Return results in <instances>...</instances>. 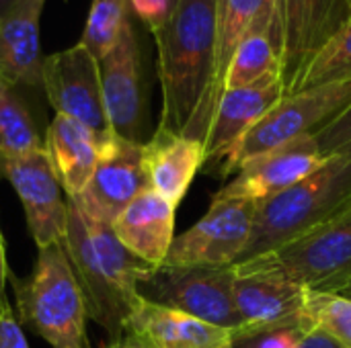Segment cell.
<instances>
[{"mask_svg":"<svg viewBox=\"0 0 351 348\" xmlns=\"http://www.w3.org/2000/svg\"><path fill=\"white\" fill-rule=\"evenodd\" d=\"M234 267L158 265L138 277V295L239 334L243 320L234 306Z\"/></svg>","mask_w":351,"mask_h":348,"instance_id":"5b68a950","label":"cell"},{"mask_svg":"<svg viewBox=\"0 0 351 348\" xmlns=\"http://www.w3.org/2000/svg\"><path fill=\"white\" fill-rule=\"evenodd\" d=\"M269 76H284V62L265 33H251L237 47L224 76V90L245 88Z\"/></svg>","mask_w":351,"mask_h":348,"instance_id":"cb8c5ba5","label":"cell"},{"mask_svg":"<svg viewBox=\"0 0 351 348\" xmlns=\"http://www.w3.org/2000/svg\"><path fill=\"white\" fill-rule=\"evenodd\" d=\"M308 328H313V324L302 314L296 320L276 326V328L239 332V334H234L232 348H296L298 340L304 336V332Z\"/></svg>","mask_w":351,"mask_h":348,"instance_id":"83f0119b","label":"cell"},{"mask_svg":"<svg viewBox=\"0 0 351 348\" xmlns=\"http://www.w3.org/2000/svg\"><path fill=\"white\" fill-rule=\"evenodd\" d=\"M4 236H2V230H0V310L4 308H10V302L6 297V281L10 279V273H8V265H6V250H4Z\"/></svg>","mask_w":351,"mask_h":348,"instance_id":"836d02e7","label":"cell"},{"mask_svg":"<svg viewBox=\"0 0 351 348\" xmlns=\"http://www.w3.org/2000/svg\"><path fill=\"white\" fill-rule=\"evenodd\" d=\"M45 142L16 86L0 78V158L43 150Z\"/></svg>","mask_w":351,"mask_h":348,"instance_id":"603a6c76","label":"cell"},{"mask_svg":"<svg viewBox=\"0 0 351 348\" xmlns=\"http://www.w3.org/2000/svg\"><path fill=\"white\" fill-rule=\"evenodd\" d=\"M177 0H130V12H134L152 33L167 25Z\"/></svg>","mask_w":351,"mask_h":348,"instance_id":"f546056e","label":"cell"},{"mask_svg":"<svg viewBox=\"0 0 351 348\" xmlns=\"http://www.w3.org/2000/svg\"><path fill=\"white\" fill-rule=\"evenodd\" d=\"M142 150L144 144L107 135L88 185L72 201L90 219L111 226L142 191L150 189Z\"/></svg>","mask_w":351,"mask_h":348,"instance_id":"4fadbf2b","label":"cell"},{"mask_svg":"<svg viewBox=\"0 0 351 348\" xmlns=\"http://www.w3.org/2000/svg\"><path fill=\"white\" fill-rule=\"evenodd\" d=\"M107 135H99L66 115H56L49 123L43 137L45 152L68 199L78 197L88 185Z\"/></svg>","mask_w":351,"mask_h":348,"instance_id":"44dd1931","label":"cell"},{"mask_svg":"<svg viewBox=\"0 0 351 348\" xmlns=\"http://www.w3.org/2000/svg\"><path fill=\"white\" fill-rule=\"evenodd\" d=\"M339 80H351V16L298 72L286 94Z\"/></svg>","mask_w":351,"mask_h":348,"instance_id":"d4e9b609","label":"cell"},{"mask_svg":"<svg viewBox=\"0 0 351 348\" xmlns=\"http://www.w3.org/2000/svg\"><path fill=\"white\" fill-rule=\"evenodd\" d=\"M128 18L130 0H93L78 43L101 62L115 47Z\"/></svg>","mask_w":351,"mask_h":348,"instance_id":"484cf974","label":"cell"},{"mask_svg":"<svg viewBox=\"0 0 351 348\" xmlns=\"http://www.w3.org/2000/svg\"><path fill=\"white\" fill-rule=\"evenodd\" d=\"M142 154L150 189L175 207L183 201L195 174L206 164L202 142L165 131L160 127L148 142H144Z\"/></svg>","mask_w":351,"mask_h":348,"instance_id":"ffe728a7","label":"cell"},{"mask_svg":"<svg viewBox=\"0 0 351 348\" xmlns=\"http://www.w3.org/2000/svg\"><path fill=\"white\" fill-rule=\"evenodd\" d=\"M43 92L56 115H66L99 135L113 133L103 103L99 59L80 43L43 57Z\"/></svg>","mask_w":351,"mask_h":348,"instance_id":"9c48e42d","label":"cell"},{"mask_svg":"<svg viewBox=\"0 0 351 348\" xmlns=\"http://www.w3.org/2000/svg\"><path fill=\"white\" fill-rule=\"evenodd\" d=\"M350 16L351 0H286L282 55L286 88Z\"/></svg>","mask_w":351,"mask_h":348,"instance_id":"9a60e30c","label":"cell"},{"mask_svg":"<svg viewBox=\"0 0 351 348\" xmlns=\"http://www.w3.org/2000/svg\"><path fill=\"white\" fill-rule=\"evenodd\" d=\"M14 2H16V0H0V18L6 14V10H8Z\"/></svg>","mask_w":351,"mask_h":348,"instance_id":"d590c367","label":"cell"},{"mask_svg":"<svg viewBox=\"0 0 351 348\" xmlns=\"http://www.w3.org/2000/svg\"><path fill=\"white\" fill-rule=\"evenodd\" d=\"M257 203L212 199L208 213L177 236L162 265L234 267L249 246Z\"/></svg>","mask_w":351,"mask_h":348,"instance_id":"ba28073f","label":"cell"},{"mask_svg":"<svg viewBox=\"0 0 351 348\" xmlns=\"http://www.w3.org/2000/svg\"><path fill=\"white\" fill-rule=\"evenodd\" d=\"M19 324L53 348H90L86 306L62 244L41 248L29 279L12 277Z\"/></svg>","mask_w":351,"mask_h":348,"instance_id":"277c9868","label":"cell"},{"mask_svg":"<svg viewBox=\"0 0 351 348\" xmlns=\"http://www.w3.org/2000/svg\"><path fill=\"white\" fill-rule=\"evenodd\" d=\"M351 211V150L333 154L304 180L257 205L253 234L237 265L265 254Z\"/></svg>","mask_w":351,"mask_h":348,"instance_id":"3957f363","label":"cell"},{"mask_svg":"<svg viewBox=\"0 0 351 348\" xmlns=\"http://www.w3.org/2000/svg\"><path fill=\"white\" fill-rule=\"evenodd\" d=\"M323 162L325 158L313 135L298 137L243 164L214 199H239L259 205L311 176Z\"/></svg>","mask_w":351,"mask_h":348,"instance_id":"5bb4252c","label":"cell"},{"mask_svg":"<svg viewBox=\"0 0 351 348\" xmlns=\"http://www.w3.org/2000/svg\"><path fill=\"white\" fill-rule=\"evenodd\" d=\"M177 2H179V0H177Z\"/></svg>","mask_w":351,"mask_h":348,"instance_id":"8d00e7d4","label":"cell"},{"mask_svg":"<svg viewBox=\"0 0 351 348\" xmlns=\"http://www.w3.org/2000/svg\"><path fill=\"white\" fill-rule=\"evenodd\" d=\"M0 348H29L12 308L0 310Z\"/></svg>","mask_w":351,"mask_h":348,"instance_id":"4dcf8cb0","label":"cell"},{"mask_svg":"<svg viewBox=\"0 0 351 348\" xmlns=\"http://www.w3.org/2000/svg\"><path fill=\"white\" fill-rule=\"evenodd\" d=\"M296 348H343L333 336L323 332L321 328L313 326L304 332V336L298 340Z\"/></svg>","mask_w":351,"mask_h":348,"instance_id":"d6a6232c","label":"cell"},{"mask_svg":"<svg viewBox=\"0 0 351 348\" xmlns=\"http://www.w3.org/2000/svg\"><path fill=\"white\" fill-rule=\"evenodd\" d=\"M271 2V23L267 37L271 45L278 49L280 55H284V16H286V0H269Z\"/></svg>","mask_w":351,"mask_h":348,"instance_id":"1f68e13d","label":"cell"},{"mask_svg":"<svg viewBox=\"0 0 351 348\" xmlns=\"http://www.w3.org/2000/svg\"><path fill=\"white\" fill-rule=\"evenodd\" d=\"M323 293H335V295H341V297H348V299H351V277H348V279H346V281H341V283H337L333 289L323 291Z\"/></svg>","mask_w":351,"mask_h":348,"instance_id":"e575fe53","label":"cell"},{"mask_svg":"<svg viewBox=\"0 0 351 348\" xmlns=\"http://www.w3.org/2000/svg\"><path fill=\"white\" fill-rule=\"evenodd\" d=\"M175 209L154 189H146L111 224L113 234L132 254L158 267L175 240Z\"/></svg>","mask_w":351,"mask_h":348,"instance_id":"d6986e66","label":"cell"},{"mask_svg":"<svg viewBox=\"0 0 351 348\" xmlns=\"http://www.w3.org/2000/svg\"><path fill=\"white\" fill-rule=\"evenodd\" d=\"M232 293L243 320L241 332H253L276 328L302 316L308 289L276 275L234 271Z\"/></svg>","mask_w":351,"mask_h":348,"instance_id":"ac0fdd59","label":"cell"},{"mask_svg":"<svg viewBox=\"0 0 351 348\" xmlns=\"http://www.w3.org/2000/svg\"><path fill=\"white\" fill-rule=\"evenodd\" d=\"M237 273L276 275L311 291H329L351 277V211L265 254L234 265Z\"/></svg>","mask_w":351,"mask_h":348,"instance_id":"8992f818","label":"cell"},{"mask_svg":"<svg viewBox=\"0 0 351 348\" xmlns=\"http://www.w3.org/2000/svg\"><path fill=\"white\" fill-rule=\"evenodd\" d=\"M323 158L351 150V105L313 135Z\"/></svg>","mask_w":351,"mask_h":348,"instance_id":"f1b7e54d","label":"cell"},{"mask_svg":"<svg viewBox=\"0 0 351 348\" xmlns=\"http://www.w3.org/2000/svg\"><path fill=\"white\" fill-rule=\"evenodd\" d=\"M351 105V80L329 82L286 94L243 139L232 174L249 160L282 148L298 137L315 135Z\"/></svg>","mask_w":351,"mask_h":348,"instance_id":"52a82bcc","label":"cell"},{"mask_svg":"<svg viewBox=\"0 0 351 348\" xmlns=\"http://www.w3.org/2000/svg\"><path fill=\"white\" fill-rule=\"evenodd\" d=\"M138 348H232L234 334L193 316L140 299L125 332Z\"/></svg>","mask_w":351,"mask_h":348,"instance_id":"2e32d148","label":"cell"},{"mask_svg":"<svg viewBox=\"0 0 351 348\" xmlns=\"http://www.w3.org/2000/svg\"><path fill=\"white\" fill-rule=\"evenodd\" d=\"M284 96V76H269L245 88L224 90L204 139V168L220 178L230 176L243 139Z\"/></svg>","mask_w":351,"mask_h":348,"instance_id":"8fae6325","label":"cell"},{"mask_svg":"<svg viewBox=\"0 0 351 348\" xmlns=\"http://www.w3.org/2000/svg\"><path fill=\"white\" fill-rule=\"evenodd\" d=\"M269 23H271L269 0H216V76H214L216 107L224 94L226 68L237 47L251 33L267 35Z\"/></svg>","mask_w":351,"mask_h":348,"instance_id":"7402d4cb","label":"cell"},{"mask_svg":"<svg viewBox=\"0 0 351 348\" xmlns=\"http://www.w3.org/2000/svg\"><path fill=\"white\" fill-rule=\"evenodd\" d=\"M304 316L313 326L333 336L341 347L351 348V299L308 289Z\"/></svg>","mask_w":351,"mask_h":348,"instance_id":"4316f807","label":"cell"},{"mask_svg":"<svg viewBox=\"0 0 351 348\" xmlns=\"http://www.w3.org/2000/svg\"><path fill=\"white\" fill-rule=\"evenodd\" d=\"M45 2L16 0L0 18V78L16 88H43L39 25Z\"/></svg>","mask_w":351,"mask_h":348,"instance_id":"e0dca14e","label":"cell"},{"mask_svg":"<svg viewBox=\"0 0 351 348\" xmlns=\"http://www.w3.org/2000/svg\"><path fill=\"white\" fill-rule=\"evenodd\" d=\"M152 35L162 88L158 127L204 144L216 111V0H179Z\"/></svg>","mask_w":351,"mask_h":348,"instance_id":"6da1fadb","label":"cell"},{"mask_svg":"<svg viewBox=\"0 0 351 348\" xmlns=\"http://www.w3.org/2000/svg\"><path fill=\"white\" fill-rule=\"evenodd\" d=\"M0 176H4L19 195L37 248L62 244L68 224V197L45 148L0 158Z\"/></svg>","mask_w":351,"mask_h":348,"instance_id":"30bf717a","label":"cell"},{"mask_svg":"<svg viewBox=\"0 0 351 348\" xmlns=\"http://www.w3.org/2000/svg\"><path fill=\"white\" fill-rule=\"evenodd\" d=\"M62 246L82 291L88 320L109 334V343L119 340L142 299L136 287L138 277L152 265L132 254L111 226L90 219L72 199H68Z\"/></svg>","mask_w":351,"mask_h":348,"instance_id":"7a4b0ae2","label":"cell"},{"mask_svg":"<svg viewBox=\"0 0 351 348\" xmlns=\"http://www.w3.org/2000/svg\"><path fill=\"white\" fill-rule=\"evenodd\" d=\"M99 70L111 131L128 142L144 144L148 101L144 88L142 51L132 18L125 21L115 47L99 62Z\"/></svg>","mask_w":351,"mask_h":348,"instance_id":"7c38bea8","label":"cell"}]
</instances>
